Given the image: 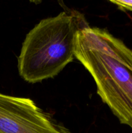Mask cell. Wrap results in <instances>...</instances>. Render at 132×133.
<instances>
[{
    "label": "cell",
    "instance_id": "6da1fadb",
    "mask_svg": "<svg viewBox=\"0 0 132 133\" xmlns=\"http://www.w3.org/2000/svg\"><path fill=\"white\" fill-rule=\"evenodd\" d=\"M74 51L102 101L132 129V49L107 30L87 25L76 32Z\"/></svg>",
    "mask_w": 132,
    "mask_h": 133
},
{
    "label": "cell",
    "instance_id": "7a4b0ae2",
    "mask_svg": "<svg viewBox=\"0 0 132 133\" xmlns=\"http://www.w3.org/2000/svg\"><path fill=\"white\" fill-rule=\"evenodd\" d=\"M87 25L78 13L63 11L45 18L27 34L18 58L19 74L37 83L53 78L75 58L76 32Z\"/></svg>",
    "mask_w": 132,
    "mask_h": 133
},
{
    "label": "cell",
    "instance_id": "3957f363",
    "mask_svg": "<svg viewBox=\"0 0 132 133\" xmlns=\"http://www.w3.org/2000/svg\"><path fill=\"white\" fill-rule=\"evenodd\" d=\"M0 133H71L56 125L32 99L0 93Z\"/></svg>",
    "mask_w": 132,
    "mask_h": 133
},
{
    "label": "cell",
    "instance_id": "277c9868",
    "mask_svg": "<svg viewBox=\"0 0 132 133\" xmlns=\"http://www.w3.org/2000/svg\"><path fill=\"white\" fill-rule=\"evenodd\" d=\"M110 2L117 5L120 9L132 11V0L126 1V0H111Z\"/></svg>",
    "mask_w": 132,
    "mask_h": 133
}]
</instances>
